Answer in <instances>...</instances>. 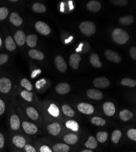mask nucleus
Returning <instances> with one entry per match:
<instances>
[{
	"mask_svg": "<svg viewBox=\"0 0 136 152\" xmlns=\"http://www.w3.org/2000/svg\"><path fill=\"white\" fill-rule=\"evenodd\" d=\"M9 56L6 54H0V65H3L9 60Z\"/></svg>",
	"mask_w": 136,
	"mask_h": 152,
	"instance_id": "obj_47",
	"label": "nucleus"
},
{
	"mask_svg": "<svg viewBox=\"0 0 136 152\" xmlns=\"http://www.w3.org/2000/svg\"><path fill=\"white\" fill-rule=\"evenodd\" d=\"M79 29L84 35L90 37L95 33L96 26L92 21H85L80 24Z\"/></svg>",
	"mask_w": 136,
	"mask_h": 152,
	"instance_id": "obj_2",
	"label": "nucleus"
},
{
	"mask_svg": "<svg viewBox=\"0 0 136 152\" xmlns=\"http://www.w3.org/2000/svg\"><path fill=\"white\" fill-rule=\"evenodd\" d=\"M12 89V83L10 79L6 77L0 78V93L7 95L9 94Z\"/></svg>",
	"mask_w": 136,
	"mask_h": 152,
	"instance_id": "obj_6",
	"label": "nucleus"
},
{
	"mask_svg": "<svg viewBox=\"0 0 136 152\" xmlns=\"http://www.w3.org/2000/svg\"><path fill=\"white\" fill-rule=\"evenodd\" d=\"M105 56L108 60L115 63H120L121 61V57L114 50L107 49L105 51Z\"/></svg>",
	"mask_w": 136,
	"mask_h": 152,
	"instance_id": "obj_13",
	"label": "nucleus"
},
{
	"mask_svg": "<svg viewBox=\"0 0 136 152\" xmlns=\"http://www.w3.org/2000/svg\"><path fill=\"white\" fill-rule=\"evenodd\" d=\"M46 83V80L44 79H42L39 81H37L36 82L35 84V86L37 89H40L42 87H43L44 86V85Z\"/></svg>",
	"mask_w": 136,
	"mask_h": 152,
	"instance_id": "obj_48",
	"label": "nucleus"
},
{
	"mask_svg": "<svg viewBox=\"0 0 136 152\" xmlns=\"http://www.w3.org/2000/svg\"><path fill=\"white\" fill-rule=\"evenodd\" d=\"M24 152H37L35 147L31 144L30 143L26 144L25 147L23 148Z\"/></svg>",
	"mask_w": 136,
	"mask_h": 152,
	"instance_id": "obj_46",
	"label": "nucleus"
},
{
	"mask_svg": "<svg viewBox=\"0 0 136 152\" xmlns=\"http://www.w3.org/2000/svg\"><path fill=\"white\" fill-rule=\"evenodd\" d=\"M130 56L131 57V58L134 60H136V47L134 46L132 47L130 49Z\"/></svg>",
	"mask_w": 136,
	"mask_h": 152,
	"instance_id": "obj_49",
	"label": "nucleus"
},
{
	"mask_svg": "<svg viewBox=\"0 0 136 152\" xmlns=\"http://www.w3.org/2000/svg\"><path fill=\"white\" fill-rule=\"evenodd\" d=\"M5 47L9 51L12 52L17 48V45L11 36H7L5 39Z\"/></svg>",
	"mask_w": 136,
	"mask_h": 152,
	"instance_id": "obj_21",
	"label": "nucleus"
},
{
	"mask_svg": "<svg viewBox=\"0 0 136 152\" xmlns=\"http://www.w3.org/2000/svg\"><path fill=\"white\" fill-rule=\"evenodd\" d=\"M81 60V56H79L78 54H73L70 57L69 63L70 66L74 69H78L79 68V62Z\"/></svg>",
	"mask_w": 136,
	"mask_h": 152,
	"instance_id": "obj_19",
	"label": "nucleus"
},
{
	"mask_svg": "<svg viewBox=\"0 0 136 152\" xmlns=\"http://www.w3.org/2000/svg\"><path fill=\"white\" fill-rule=\"evenodd\" d=\"M48 112L49 113V115L55 118H57L60 114L59 108L57 107L56 105L54 104H51L49 105V107L48 108Z\"/></svg>",
	"mask_w": 136,
	"mask_h": 152,
	"instance_id": "obj_33",
	"label": "nucleus"
},
{
	"mask_svg": "<svg viewBox=\"0 0 136 152\" xmlns=\"http://www.w3.org/2000/svg\"><path fill=\"white\" fill-rule=\"evenodd\" d=\"M6 104L4 99L0 97V117L2 116L6 112Z\"/></svg>",
	"mask_w": 136,
	"mask_h": 152,
	"instance_id": "obj_43",
	"label": "nucleus"
},
{
	"mask_svg": "<svg viewBox=\"0 0 136 152\" xmlns=\"http://www.w3.org/2000/svg\"><path fill=\"white\" fill-rule=\"evenodd\" d=\"M131 152H133V151H131Z\"/></svg>",
	"mask_w": 136,
	"mask_h": 152,
	"instance_id": "obj_55",
	"label": "nucleus"
},
{
	"mask_svg": "<svg viewBox=\"0 0 136 152\" xmlns=\"http://www.w3.org/2000/svg\"><path fill=\"white\" fill-rule=\"evenodd\" d=\"M82 43H81V44L80 45L79 48H78V49H76V51H77V52H78V51H81V48L82 47Z\"/></svg>",
	"mask_w": 136,
	"mask_h": 152,
	"instance_id": "obj_53",
	"label": "nucleus"
},
{
	"mask_svg": "<svg viewBox=\"0 0 136 152\" xmlns=\"http://www.w3.org/2000/svg\"><path fill=\"white\" fill-rule=\"evenodd\" d=\"M119 116L121 121L126 122L132 118L133 114L131 111L126 109H124L120 112Z\"/></svg>",
	"mask_w": 136,
	"mask_h": 152,
	"instance_id": "obj_26",
	"label": "nucleus"
},
{
	"mask_svg": "<svg viewBox=\"0 0 136 152\" xmlns=\"http://www.w3.org/2000/svg\"><path fill=\"white\" fill-rule=\"evenodd\" d=\"M65 125L67 126V128H68L74 132H78L79 130V124L75 121H73V120L68 121L66 122Z\"/></svg>",
	"mask_w": 136,
	"mask_h": 152,
	"instance_id": "obj_35",
	"label": "nucleus"
},
{
	"mask_svg": "<svg viewBox=\"0 0 136 152\" xmlns=\"http://www.w3.org/2000/svg\"><path fill=\"white\" fill-rule=\"evenodd\" d=\"M91 123L96 126H104L106 125V121L101 117L95 116L91 119Z\"/></svg>",
	"mask_w": 136,
	"mask_h": 152,
	"instance_id": "obj_39",
	"label": "nucleus"
},
{
	"mask_svg": "<svg viewBox=\"0 0 136 152\" xmlns=\"http://www.w3.org/2000/svg\"><path fill=\"white\" fill-rule=\"evenodd\" d=\"M21 98L28 103H31L34 100V94L32 92L23 90L20 93Z\"/></svg>",
	"mask_w": 136,
	"mask_h": 152,
	"instance_id": "obj_27",
	"label": "nucleus"
},
{
	"mask_svg": "<svg viewBox=\"0 0 136 152\" xmlns=\"http://www.w3.org/2000/svg\"><path fill=\"white\" fill-rule=\"evenodd\" d=\"M85 146L88 149H95L98 147V141L94 136H90L89 137L87 141L85 142Z\"/></svg>",
	"mask_w": 136,
	"mask_h": 152,
	"instance_id": "obj_28",
	"label": "nucleus"
},
{
	"mask_svg": "<svg viewBox=\"0 0 136 152\" xmlns=\"http://www.w3.org/2000/svg\"><path fill=\"white\" fill-rule=\"evenodd\" d=\"M70 89V85L65 82L59 83L56 86V91L60 94H65L68 93Z\"/></svg>",
	"mask_w": 136,
	"mask_h": 152,
	"instance_id": "obj_17",
	"label": "nucleus"
},
{
	"mask_svg": "<svg viewBox=\"0 0 136 152\" xmlns=\"http://www.w3.org/2000/svg\"><path fill=\"white\" fill-rule=\"evenodd\" d=\"M41 72V70L40 69H35L34 70L31 74V77L32 78H34L35 77H36L37 75L39 74H40Z\"/></svg>",
	"mask_w": 136,
	"mask_h": 152,
	"instance_id": "obj_50",
	"label": "nucleus"
},
{
	"mask_svg": "<svg viewBox=\"0 0 136 152\" xmlns=\"http://www.w3.org/2000/svg\"><path fill=\"white\" fill-rule=\"evenodd\" d=\"M78 110L85 115H92L94 112L95 108L93 106L90 104L81 102L78 105Z\"/></svg>",
	"mask_w": 136,
	"mask_h": 152,
	"instance_id": "obj_9",
	"label": "nucleus"
},
{
	"mask_svg": "<svg viewBox=\"0 0 136 152\" xmlns=\"http://www.w3.org/2000/svg\"><path fill=\"white\" fill-rule=\"evenodd\" d=\"M128 137L134 141H136V129H129L127 132Z\"/></svg>",
	"mask_w": 136,
	"mask_h": 152,
	"instance_id": "obj_45",
	"label": "nucleus"
},
{
	"mask_svg": "<svg viewBox=\"0 0 136 152\" xmlns=\"http://www.w3.org/2000/svg\"><path fill=\"white\" fill-rule=\"evenodd\" d=\"M93 84L95 87L98 88H106L109 86L110 82L105 77H98L93 80Z\"/></svg>",
	"mask_w": 136,
	"mask_h": 152,
	"instance_id": "obj_10",
	"label": "nucleus"
},
{
	"mask_svg": "<svg viewBox=\"0 0 136 152\" xmlns=\"http://www.w3.org/2000/svg\"><path fill=\"white\" fill-rule=\"evenodd\" d=\"M103 111L107 116H112L115 113V105L111 102H106L103 104Z\"/></svg>",
	"mask_w": 136,
	"mask_h": 152,
	"instance_id": "obj_16",
	"label": "nucleus"
},
{
	"mask_svg": "<svg viewBox=\"0 0 136 152\" xmlns=\"http://www.w3.org/2000/svg\"><path fill=\"white\" fill-rule=\"evenodd\" d=\"M80 152H93V151L92 150H91L90 149H85V150H82Z\"/></svg>",
	"mask_w": 136,
	"mask_h": 152,
	"instance_id": "obj_52",
	"label": "nucleus"
},
{
	"mask_svg": "<svg viewBox=\"0 0 136 152\" xmlns=\"http://www.w3.org/2000/svg\"><path fill=\"white\" fill-rule=\"evenodd\" d=\"M9 13V10L6 7H0V21L5 20Z\"/></svg>",
	"mask_w": 136,
	"mask_h": 152,
	"instance_id": "obj_40",
	"label": "nucleus"
},
{
	"mask_svg": "<svg viewBox=\"0 0 136 152\" xmlns=\"http://www.w3.org/2000/svg\"><path fill=\"white\" fill-rule=\"evenodd\" d=\"M110 2L118 6H125L128 3V1L126 0H110Z\"/></svg>",
	"mask_w": 136,
	"mask_h": 152,
	"instance_id": "obj_44",
	"label": "nucleus"
},
{
	"mask_svg": "<svg viewBox=\"0 0 136 152\" xmlns=\"http://www.w3.org/2000/svg\"><path fill=\"white\" fill-rule=\"evenodd\" d=\"M9 118L10 129L13 132H17L21 129V119L16 113H12Z\"/></svg>",
	"mask_w": 136,
	"mask_h": 152,
	"instance_id": "obj_5",
	"label": "nucleus"
},
{
	"mask_svg": "<svg viewBox=\"0 0 136 152\" xmlns=\"http://www.w3.org/2000/svg\"><path fill=\"white\" fill-rule=\"evenodd\" d=\"M112 39L115 43L119 45H124L129 39V34L124 30L120 28L115 29L112 34Z\"/></svg>",
	"mask_w": 136,
	"mask_h": 152,
	"instance_id": "obj_1",
	"label": "nucleus"
},
{
	"mask_svg": "<svg viewBox=\"0 0 136 152\" xmlns=\"http://www.w3.org/2000/svg\"><path fill=\"white\" fill-rule=\"evenodd\" d=\"M36 149L37 152H53L52 149L48 145L45 144H42L39 145L37 148H36Z\"/></svg>",
	"mask_w": 136,
	"mask_h": 152,
	"instance_id": "obj_42",
	"label": "nucleus"
},
{
	"mask_svg": "<svg viewBox=\"0 0 136 152\" xmlns=\"http://www.w3.org/2000/svg\"><path fill=\"white\" fill-rule=\"evenodd\" d=\"M38 37L35 34H29L26 36V43L27 45L30 48H34L37 46V43Z\"/></svg>",
	"mask_w": 136,
	"mask_h": 152,
	"instance_id": "obj_24",
	"label": "nucleus"
},
{
	"mask_svg": "<svg viewBox=\"0 0 136 152\" xmlns=\"http://www.w3.org/2000/svg\"><path fill=\"white\" fill-rule=\"evenodd\" d=\"M134 18L132 15H128V16H124L121 17L120 18L118 21L119 23L124 26H129V25L131 24L134 22Z\"/></svg>",
	"mask_w": 136,
	"mask_h": 152,
	"instance_id": "obj_32",
	"label": "nucleus"
},
{
	"mask_svg": "<svg viewBox=\"0 0 136 152\" xmlns=\"http://www.w3.org/2000/svg\"><path fill=\"white\" fill-rule=\"evenodd\" d=\"M9 20L14 26L17 27L20 26L23 22L22 18L20 17V15L17 13V12H12L10 14V15L9 17Z\"/></svg>",
	"mask_w": 136,
	"mask_h": 152,
	"instance_id": "obj_15",
	"label": "nucleus"
},
{
	"mask_svg": "<svg viewBox=\"0 0 136 152\" xmlns=\"http://www.w3.org/2000/svg\"><path fill=\"white\" fill-rule=\"evenodd\" d=\"M6 138L3 133L0 132V152H6Z\"/></svg>",
	"mask_w": 136,
	"mask_h": 152,
	"instance_id": "obj_41",
	"label": "nucleus"
},
{
	"mask_svg": "<svg viewBox=\"0 0 136 152\" xmlns=\"http://www.w3.org/2000/svg\"><path fill=\"white\" fill-rule=\"evenodd\" d=\"M46 129L48 133L53 136H57L61 131V126L60 124L57 122H54L48 125Z\"/></svg>",
	"mask_w": 136,
	"mask_h": 152,
	"instance_id": "obj_14",
	"label": "nucleus"
},
{
	"mask_svg": "<svg viewBox=\"0 0 136 152\" xmlns=\"http://www.w3.org/2000/svg\"><path fill=\"white\" fill-rule=\"evenodd\" d=\"M64 141L67 144L73 145L76 144L78 141V137L76 134L73 133H69L64 136Z\"/></svg>",
	"mask_w": 136,
	"mask_h": 152,
	"instance_id": "obj_23",
	"label": "nucleus"
},
{
	"mask_svg": "<svg viewBox=\"0 0 136 152\" xmlns=\"http://www.w3.org/2000/svg\"><path fill=\"white\" fill-rule=\"evenodd\" d=\"M90 61L93 67L100 68L102 66V63L100 60V58H99L98 54L95 53H93L90 56Z\"/></svg>",
	"mask_w": 136,
	"mask_h": 152,
	"instance_id": "obj_29",
	"label": "nucleus"
},
{
	"mask_svg": "<svg viewBox=\"0 0 136 152\" xmlns=\"http://www.w3.org/2000/svg\"><path fill=\"white\" fill-rule=\"evenodd\" d=\"M28 55L31 58L37 60H42L45 57V56L42 52L35 49H30L28 52Z\"/></svg>",
	"mask_w": 136,
	"mask_h": 152,
	"instance_id": "obj_20",
	"label": "nucleus"
},
{
	"mask_svg": "<svg viewBox=\"0 0 136 152\" xmlns=\"http://www.w3.org/2000/svg\"><path fill=\"white\" fill-rule=\"evenodd\" d=\"M10 144L13 145L14 149L23 150L28 141L25 137L21 134H14L10 139Z\"/></svg>",
	"mask_w": 136,
	"mask_h": 152,
	"instance_id": "obj_3",
	"label": "nucleus"
},
{
	"mask_svg": "<svg viewBox=\"0 0 136 152\" xmlns=\"http://www.w3.org/2000/svg\"><path fill=\"white\" fill-rule=\"evenodd\" d=\"M26 38L25 33L21 30H18L14 34V41L18 46H22L25 44Z\"/></svg>",
	"mask_w": 136,
	"mask_h": 152,
	"instance_id": "obj_11",
	"label": "nucleus"
},
{
	"mask_svg": "<svg viewBox=\"0 0 136 152\" xmlns=\"http://www.w3.org/2000/svg\"><path fill=\"white\" fill-rule=\"evenodd\" d=\"M121 84L123 86L134 88L136 86V81L130 78H123L121 80Z\"/></svg>",
	"mask_w": 136,
	"mask_h": 152,
	"instance_id": "obj_37",
	"label": "nucleus"
},
{
	"mask_svg": "<svg viewBox=\"0 0 136 152\" xmlns=\"http://www.w3.org/2000/svg\"><path fill=\"white\" fill-rule=\"evenodd\" d=\"M87 8L90 12H96L101 9V4L98 1L92 0L87 4Z\"/></svg>",
	"mask_w": 136,
	"mask_h": 152,
	"instance_id": "obj_22",
	"label": "nucleus"
},
{
	"mask_svg": "<svg viewBox=\"0 0 136 152\" xmlns=\"http://www.w3.org/2000/svg\"><path fill=\"white\" fill-rule=\"evenodd\" d=\"M70 150V148L68 144L58 143L53 145L52 150L54 152H68Z\"/></svg>",
	"mask_w": 136,
	"mask_h": 152,
	"instance_id": "obj_25",
	"label": "nucleus"
},
{
	"mask_svg": "<svg viewBox=\"0 0 136 152\" xmlns=\"http://www.w3.org/2000/svg\"><path fill=\"white\" fill-rule=\"evenodd\" d=\"M20 86L24 88V90H25L28 91L32 92L33 90V86L31 82L27 79L26 78H23L20 82Z\"/></svg>",
	"mask_w": 136,
	"mask_h": 152,
	"instance_id": "obj_30",
	"label": "nucleus"
},
{
	"mask_svg": "<svg viewBox=\"0 0 136 152\" xmlns=\"http://www.w3.org/2000/svg\"><path fill=\"white\" fill-rule=\"evenodd\" d=\"M35 28L39 33L43 35H48L51 33V28L43 21H38L35 24Z\"/></svg>",
	"mask_w": 136,
	"mask_h": 152,
	"instance_id": "obj_7",
	"label": "nucleus"
},
{
	"mask_svg": "<svg viewBox=\"0 0 136 152\" xmlns=\"http://www.w3.org/2000/svg\"><path fill=\"white\" fill-rule=\"evenodd\" d=\"M21 126L24 132L29 135H34L38 132V127L35 124L28 121L26 120H23L21 122Z\"/></svg>",
	"mask_w": 136,
	"mask_h": 152,
	"instance_id": "obj_4",
	"label": "nucleus"
},
{
	"mask_svg": "<svg viewBox=\"0 0 136 152\" xmlns=\"http://www.w3.org/2000/svg\"><path fill=\"white\" fill-rule=\"evenodd\" d=\"M121 135H122V133L121 130H114L112 132V135H111V141H112L114 144H118L121 137Z\"/></svg>",
	"mask_w": 136,
	"mask_h": 152,
	"instance_id": "obj_38",
	"label": "nucleus"
},
{
	"mask_svg": "<svg viewBox=\"0 0 136 152\" xmlns=\"http://www.w3.org/2000/svg\"><path fill=\"white\" fill-rule=\"evenodd\" d=\"M25 113L29 119L33 121H38L40 119V114L38 111L32 106L25 108Z\"/></svg>",
	"mask_w": 136,
	"mask_h": 152,
	"instance_id": "obj_8",
	"label": "nucleus"
},
{
	"mask_svg": "<svg viewBox=\"0 0 136 152\" xmlns=\"http://www.w3.org/2000/svg\"><path fill=\"white\" fill-rule=\"evenodd\" d=\"M32 10L35 13L42 14L44 13L46 10V6L40 3H35L32 6Z\"/></svg>",
	"mask_w": 136,
	"mask_h": 152,
	"instance_id": "obj_31",
	"label": "nucleus"
},
{
	"mask_svg": "<svg viewBox=\"0 0 136 152\" xmlns=\"http://www.w3.org/2000/svg\"><path fill=\"white\" fill-rule=\"evenodd\" d=\"M62 112L65 115L72 118L75 115V111H74L70 105L67 104H65L62 107Z\"/></svg>",
	"mask_w": 136,
	"mask_h": 152,
	"instance_id": "obj_34",
	"label": "nucleus"
},
{
	"mask_svg": "<svg viewBox=\"0 0 136 152\" xmlns=\"http://www.w3.org/2000/svg\"><path fill=\"white\" fill-rule=\"evenodd\" d=\"M87 96L94 100H101L103 99V93L96 89H89L87 91Z\"/></svg>",
	"mask_w": 136,
	"mask_h": 152,
	"instance_id": "obj_18",
	"label": "nucleus"
},
{
	"mask_svg": "<svg viewBox=\"0 0 136 152\" xmlns=\"http://www.w3.org/2000/svg\"><path fill=\"white\" fill-rule=\"evenodd\" d=\"M55 62V65L57 68V69L62 72H64L67 71V63L64 60V58L60 56H58L55 58L54 60Z\"/></svg>",
	"mask_w": 136,
	"mask_h": 152,
	"instance_id": "obj_12",
	"label": "nucleus"
},
{
	"mask_svg": "<svg viewBox=\"0 0 136 152\" xmlns=\"http://www.w3.org/2000/svg\"><path fill=\"white\" fill-rule=\"evenodd\" d=\"M108 138V133L106 132H99L96 133V141L100 143L105 142Z\"/></svg>",
	"mask_w": 136,
	"mask_h": 152,
	"instance_id": "obj_36",
	"label": "nucleus"
},
{
	"mask_svg": "<svg viewBox=\"0 0 136 152\" xmlns=\"http://www.w3.org/2000/svg\"><path fill=\"white\" fill-rule=\"evenodd\" d=\"M1 45H2V40L1 39V37H0V46H1Z\"/></svg>",
	"mask_w": 136,
	"mask_h": 152,
	"instance_id": "obj_54",
	"label": "nucleus"
},
{
	"mask_svg": "<svg viewBox=\"0 0 136 152\" xmlns=\"http://www.w3.org/2000/svg\"><path fill=\"white\" fill-rule=\"evenodd\" d=\"M10 152H24L23 151H22V150H18V149H12Z\"/></svg>",
	"mask_w": 136,
	"mask_h": 152,
	"instance_id": "obj_51",
	"label": "nucleus"
}]
</instances>
